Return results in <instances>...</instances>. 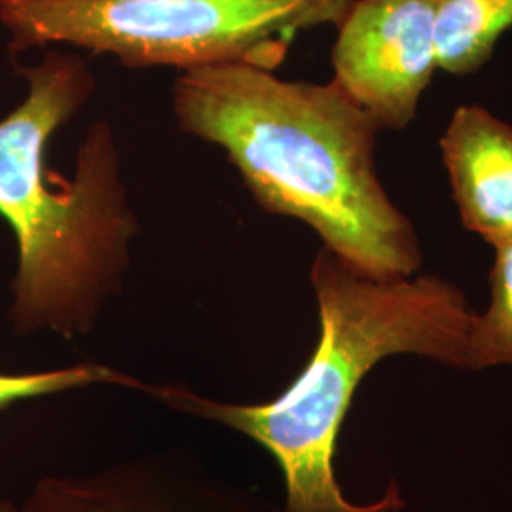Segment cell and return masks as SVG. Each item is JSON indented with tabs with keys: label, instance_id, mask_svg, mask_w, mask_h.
Masks as SVG:
<instances>
[{
	"label": "cell",
	"instance_id": "6da1fadb",
	"mask_svg": "<svg viewBox=\"0 0 512 512\" xmlns=\"http://www.w3.org/2000/svg\"><path fill=\"white\" fill-rule=\"evenodd\" d=\"M179 128L222 148L272 215L302 220L357 272H420V239L376 169L382 126L334 80H281L243 63L184 71L173 86Z\"/></svg>",
	"mask_w": 512,
	"mask_h": 512
},
{
	"label": "cell",
	"instance_id": "277c9868",
	"mask_svg": "<svg viewBox=\"0 0 512 512\" xmlns=\"http://www.w3.org/2000/svg\"><path fill=\"white\" fill-rule=\"evenodd\" d=\"M353 0H0L10 54L69 44L129 69L243 63L274 71L300 31L340 25Z\"/></svg>",
	"mask_w": 512,
	"mask_h": 512
},
{
	"label": "cell",
	"instance_id": "5b68a950",
	"mask_svg": "<svg viewBox=\"0 0 512 512\" xmlns=\"http://www.w3.org/2000/svg\"><path fill=\"white\" fill-rule=\"evenodd\" d=\"M332 67V80L382 129L410 126L439 69L437 0H353Z\"/></svg>",
	"mask_w": 512,
	"mask_h": 512
},
{
	"label": "cell",
	"instance_id": "9c48e42d",
	"mask_svg": "<svg viewBox=\"0 0 512 512\" xmlns=\"http://www.w3.org/2000/svg\"><path fill=\"white\" fill-rule=\"evenodd\" d=\"M492 300L476 313L469 340V370L512 366V239L494 245Z\"/></svg>",
	"mask_w": 512,
	"mask_h": 512
},
{
	"label": "cell",
	"instance_id": "ba28073f",
	"mask_svg": "<svg viewBox=\"0 0 512 512\" xmlns=\"http://www.w3.org/2000/svg\"><path fill=\"white\" fill-rule=\"evenodd\" d=\"M511 25L512 0H437L440 71L456 76L476 73Z\"/></svg>",
	"mask_w": 512,
	"mask_h": 512
},
{
	"label": "cell",
	"instance_id": "3957f363",
	"mask_svg": "<svg viewBox=\"0 0 512 512\" xmlns=\"http://www.w3.org/2000/svg\"><path fill=\"white\" fill-rule=\"evenodd\" d=\"M19 74L29 84L27 97L0 120V217L18 243L8 317L19 336L74 338L95 327L105 302L120 291L137 219L109 124L88 131L73 179L46 165L55 131L95 88L86 61L50 52Z\"/></svg>",
	"mask_w": 512,
	"mask_h": 512
},
{
	"label": "cell",
	"instance_id": "30bf717a",
	"mask_svg": "<svg viewBox=\"0 0 512 512\" xmlns=\"http://www.w3.org/2000/svg\"><path fill=\"white\" fill-rule=\"evenodd\" d=\"M97 384L122 385L137 391L148 389V384L139 382L137 378L99 363H78L65 368L23 374L0 370V410L10 408L19 401L48 397Z\"/></svg>",
	"mask_w": 512,
	"mask_h": 512
},
{
	"label": "cell",
	"instance_id": "52a82bcc",
	"mask_svg": "<svg viewBox=\"0 0 512 512\" xmlns=\"http://www.w3.org/2000/svg\"><path fill=\"white\" fill-rule=\"evenodd\" d=\"M440 152L463 226L492 247L512 239V126L480 105H461Z\"/></svg>",
	"mask_w": 512,
	"mask_h": 512
},
{
	"label": "cell",
	"instance_id": "7a4b0ae2",
	"mask_svg": "<svg viewBox=\"0 0 512 512\" xmlns=\"http://www.w3.org/2000/svg\"><path fill=\"white\" fill-rule=\"evenodd\" d=\"M319 308V342L274 401L222 403L184 387L148 385L171 410L215 421L258 442L274 456L285 482V512H399L401 488L391 482L372 503H353L334 475L336 442L366 374L387 357L420 355L469 370L476 311L458 287L437 275L374 279L325 247L311 264Z\"/></svg>",
	"mask_w": 512,
	"mask_h": 512
},
{
	"label": "cell",
	"instance_id": "8fae6325",
	"mask_svg": "<svg viewBox=\"0 0 512 512\" xmlns=\"http://www.w3.org/2000/svg\"><path fill=\"white\" fill-rule=\"evenodd\" d=\"M0 512H25L23 507L14 505L12 501H6V499H0Z\"/></svg>",
	"mask_w": 512,
	"mask_h": 512
},
{
	"label": "cell",
	"instance_id": "8992f818",
	"mask_svg": "<svg viewBox=\"0 0 512 512\" xmlns=\"http://www.w3.org/2000/svg\"><path fill=\"white\" fill-rule=\"evenodd\" d=\"M25 512H285L268 495L171 450L82 476H44Z\"/></svg>",
	"mask_w": 512,
	"mask_h": 512
}]
</instances>
